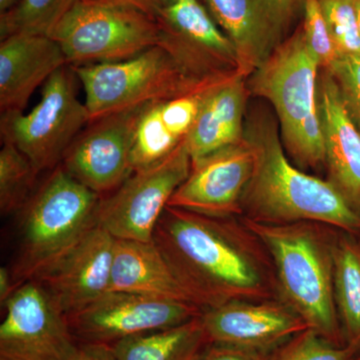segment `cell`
<instances>
[{
	"label": "cell",
	"instance_id": "cell-1",
	"mask_svg": "<svg viewBox=\"0 0 360 360\" xmlns=\"http://www.w3.org/2000/svg\"><path fill=\"white\" fill-rule=\"evenodd\" d=\"M153 241L203 310L231 302L281 300L269 251L241 217L167 206Z\"/></svg>",
	"mask_w": 360,
	"mask_h": 360
},
{
	"label": "cell",
	"instance_id": "cell-2",
	"mask_svg": "<svg viewBox=\"0 0 360 360\" xmlns=\"http://www.w3.org/2000/svg\"><path fill=\"white\" fill-rule=\"evenodd\" d=\"M245 139L255 150L252 176L243 200V217L262 224L312 221L360 233V214L328 180L293 165L284 153L276 122L251 116Z\"/></svg>",
	"mask_w": 360,
	"mask_h": 360
},
{
	"label": "cell",
	"instance_id": "cell-3",
	"mask_svg": "<svg viewBox=\"0 0 360 360\" xmlns=\"http://www.w3.org/2000/svg\"><path fill=\"white\" fill-rule=\"evenodd\" d=\"M243 219L269 251L281 300L322 338L347 345L335 298L340 229L319 222L272 224Z\"/></svg>",
	"mask_w": 360,
	"mask_h": 360
},
{
	"label": "cell",
	"instance_id": "cell-4",
	"mask_svg": "<svg viewBox=\"0 0 360 360\" xmlns=\"http://www.w3.org/2000/svg\"><path fill=\"white\" fill-rule=\"evenodd\" d=\"M71 68L84 87L90 122L224 82L206 77L162 28L160 44L134 58Z\"/></svg>",
	"mask_w": 360,
	"mask_h": 360
},
{
	"label": "cell",
	"instance_id": "cell-5",
	"mask_svg": "<svg viewBox=\"0 0 360 360\" xmlns=\"http://www.w3.org/2000/svg\"><path fill=\"white\" fill-rule=\"evenodd\" d=\"M101 195L59 165L26 201L18 214L16 286L37 278L96 224Z\"/></svg>",
	"mask_w": 360,
	"mask_h": 360
},
{
	"label": "cell",
	"instance_id": "cell-6",
	"mask_svg": "<svg viewBox=\"0 0 360 360\" xmlns=\"http://www.w3.org/2000/svg\"><path fill=\"white\" fill-rule=\"evenodd\" d=\"M319 63L302 32L284 41L253 73V91L276 108L283 146L295 167L319 169L326 165L316 77Z\"/></svg>",
	"mask_w": 360,
	"mask_h": 360
},
{
	"label": "cell",
	"instance_id": "cell-7",
	"mask_svg": "<svg viewBox=\"0 0 360 360\" xmlns=\"http://www.w3.org/2000/svg\"><path fill=\"white\" fill-rule=\"evenodd\" d=\"M68 65L116 63L160 44L158 18L123 0H77L51 35Z\"/></svg>",
	"mask_w": 360,
	"mask_h": 360
},
{
	"label": "cell",
	"instance_id": "cell-8",
	"mask_svg": "<svg viewBox=\"0 0 360 360\" xmlns=\"http://www.w3.org/2000/svg\"><path fill=\"white\" fill-rule=\"evenodd\" d=\"M77 75L70 65L56 71L42 85L41 98L28 113H1L2 142L13 144L37 172L53 170L89 123V111L78 98Z\"/></svg>",
	"mask_w": 360,
	"mask_h": 360
},
{
	"label": "cell",
	"instance_id": "cell-9",
	"mask_svg": "<svg viewBox=\"0 0 360 360\" xmlns=\"http://www.w3.org/2000/svg\"><path fill=\"white\" fill-rule=\"evenodd\" d=\"M191 165L184 141L165 160L136 170L110 196H101L96 224L115 239L153 241L156 225Z\"/></svg>",
	"mask_w": 360,
	"mask_h": 360
},
{
	"label": "cell",
	"instance_id": "cell-10",
	"mask_svg": "<svg viewBox=\"0 0 360 360\" xmlns=\"http://www.w3.org/2000/svg\"><path fill=\"white\" fill-rule=\"evenodd\" d=\"M0 360H70L77 345L66 315L37 281L18 286L4 303Z\"/></svg>",
	"mask_w": 360,
	"mask_h": 360
},
{
	"label": "cell",
	"instance_id": "cell-11",
	"mask_svg": "<svg viewBox=\"0 0 360 360\" xmlns=\"http://www.w3.org/2000/svg\"><path fill=\"white\" fill-rule=\"evenodd\" d=\"M202 312L193 303L110 291L66 319L77 340L111 345L130 336L180 326Z\"/></svg>",
	"mask_w": 360,
	"mask_h": 360
},
{
	"label": "cell",
	"instance_id": "cell-12",
	"mask_svg": "<svg viewBox=\"0 0 360 360\" xmlns=\"http://www.w3.org/2000/svg\"><path fill=\"white\" fill-rule=\"evenodd\" d=\"M143 106L90 122L66 151L63 167L98 195L115 191L134 174V132Z\"/></svg>",
	"mask_w": 360,
	"mask_h": 360
},
{
	"label": "cell",
	"instance_id": "cell-13",
	"mask_svg": "<svg viewBox=\"0 0 360 360\" xmlns=\"http://www.w3.org/2000/svg\"><path fill=\"white\" fill-rule=\"evenodd\" d=\"M255 165V150L245 139L194 160L168 206L210 217H243Z\"/></svg>",
	"mask_w": 360,
	"mask_h": 360
},
{
	"label": "cell",
	"instance_id": "cell-14",
	"mask_svg": "<svg viewBox=\"0 0 360 360\" xmlns=\"http://www.w3.org/2000/svg\"><path fill=\"white\" fill-rule=\"evenodd\" d=\"M231 40L239 75L255 73L283 44L300 0H205Z\"/></svg>",
	"mask_w": 360,
	"mask_h": 360
},
{
	"label": "cell",
	"instance_id": "cell-15",
	"mask_svg": "<svg viewBox=\"0 0 360 360\" xmlns=\"http://www.w3.org/2000/svg\"><path fill=\"white\" fill-rule=\"evenodd\" d=\"M115 245L110 232L96 224L32 281L41 284L66 316L75 314L111 291Z\"/></svg>",
	"mask_w": 360,
	"mask_h": 360
},
{
	"label": "cell",
	"instance_id": "cell-16",
	"mask_svg": "<svg viewBox=\"0 0 360 360\" xmlns=\"http://www.w3.org/2000/svg\"><path fill=\"white\" fill-rule=\"evenodd\" d=\"M207 342L253 350H274L309 329L281 300L231 302L203 310Z\"/></svg>",
	"mask_w": 360,
	"mask_h": 360
},
{
	"label": "cell",
	"instance_id": "cell-17",
	"mask_svg": "<svg viewBox=\"0 0 360 360\" xmlns=\"http://www.w3.org/2000/svg\"><path fill=\"white\" fill-rule=\"evenodd\" d=\"M68 65L49 35L14 33L0 42V110L23 111L37 87Z\"/></svg>",
	"mask_w": 360,
	"mask_h": 360
},
{
	"label": "cell",
	"instance_id": "cell-18",
	"mask_svg": "<svg viewBox=\"0 0 360 360\" xmlns=\"http://www.w3.org/2000/svg\"><path fill=\"white\" fill-rule=\"evenodd\" d=\"M319 91L328 180L360 214V130L328 71Z\"/></svg>",
	"mask_w": 360,
	"mask_h": 360
},
{
	"label": "cell",
	"instance_id": "cell-19",
	"mask_svg": "<svg viewBox=\"0 0 360 360\" xmlns=\"http://www.w3.org/2000/svg\"><path fill=\"white\" fill-rule=\"evenodd\" d=\"M245 105L243 75L224 80L203 92L195 122L184 139L191 160L243 141Z\"/></svg>",
	"mask_w": 360,
	"mask_h": 360
},
{
	"label": "cell",
	"instance_id": "cell-20",
	"mask_svg": "<svg viewBox=\"0 0 360 360\" xmlns=\"http://www.w3.org/2000/svg\"><path fill=\"white\" fill-rule=\"evenodd\" d=\"M111 291L153 296L198 305L175 276L155 241L142 243L115 239Z\"/></svg>",
	"mask_w": 360,
	"mask_h": 360
},
{
	"label": "cell",
	"instance_id": "cell-21",
	"mask_svg": "<svg viewBox=\"0 0 360 360\" xmlns=\"http://www.w3.org/2000/svg\"><path fill=\"white\" fill-rule=\"evenodd\" d=\"M158 20L202 68L205 56L236 63L231 40L198 0H177L162 6Z\"/></svg>",
	"mask_w": 360,
	"mask_h": 360
},
{
	"label": "cell",
	"instance_id": "cell-22",
	"mask_svg": "<svg viewBox=\"0 0 360 360\" xmlns=\"http://www.w3.org/2000/svg\"><path fill=\"white\" fill-rule=\"evenodd\" d=\"M201 316V315H200ZM200 316L110 345L116 360H195L207 343Z\"/></svg>",
	"mask_w": 360,
	"mask_h": 360
},
{
	"label": "cell",
	"instance_id": "cell-23",
	"mask_svg": "<svg viewBox=\"0 0 360 360\" xmlns=\"http://www.w3.org/2000/svg\"><path fill=\"white\" fill-rule=\"evenodd\" d=\"M335 298L345 341L360 347V241L342 231L335 245Z\"/></svg>",
	"mask_w": 360,
	"mask_h": 360
},
{
	"label": "cell",
	"instance_id": "cell-24",
	"mask_svg": "<svg viewBox=\"0 0 360 360\" xmlns=\"http://www.w3.org/2000/svg\"><path fill=\"white\" fill-rule=\"evenodd\" d=\"M184 141L175 136L165 124L160 101L146 104L134 132L131 156L134 172L165 160Z\"/></svg>",
	"mask_w": 360,
	"mask_h": 360
},
{
	"label": "cell",
	"instance_id": "cell-25",
	"mask_svg": "<svg viewBox=\"0 0 360 360\" xmlns=\"http://www.w3.org/2000/svg\"><path fill=\"white\" fill-rule=\"evenodd\" d=\"M77 0H18L0 15V37L14 33L51 35Z\"/></svg>",
	"mask_w": 360,
	"mask_h": 360
},
{
	"label": "cell",
	"instance_id": "cell-26",
	"mask_svg": "<svg viewBox=\"0 0 360 360\" xmlns=\"http://www.w3.org/2000/svg\"><path fill=\"white\" fill-rule=\"evenodd\" d=\"M39 174L20 149L4 142L0 150V210L2 215L20 212L34 193L35 180Z\"/></svg>",
	"mask_w": 360,
	"mask_h": 360
},
{
	"label": "cell",
	"instance_id": "cell-27",
	"mask_svg": "<svg viewBox=\"0 0 360 360\" xmlns=\"http://www.w3.org/2000/svg\"><path fill=\"white\" fill-rule=\"evenodd\" d=\"M359 354L357 345H336L309 328L281 345L274 360H356Z\"/></svg>",
	"mask_w": 360,
	"mask_h": 360
},
{
	"label": "cell",
	"instance_id": "cell-28",
	"mask_svg": "<svg viewBox=\"0 0 360 360\" xmlns=\"http://www.w3.org/2000/svg\"><path fill=\"white\" fill-rule=\"evenodd\" d=\"M319 4L338 53L360 54V32L354 0H319Z\"/></svg>",
	"mask_w": 360,
	"mask_h": 360
},
{
	"label": "cell",
	"instance_id": "cell-29",
	"mask_svg": "<svg viewBox=\"0 0 360 360\" xmlns=\"http://www.w3.org/2000/svg\"><path fill=\"white\" fill-rule=\"evenodd\" d=\"M303 6L304 27L302 34L305 44L319 66L328 68L340 53L331 39L319 0H303Z\"/></svg>",
	"mask_w": 360,
	"mask_h": 360
},
{
	"label": "cell",
	"instance_id": "cell-30",
	"mask_svg": "<svg viewBox=\"0 0 360 360\" xmlns=\"http://www.w3.org/2000/svg\"><path fill=\"white\" fill-rule=\"evenodd\" d=\"M326 71L335 79L348 113L360 130V54H340Z\"/></svg>",
	"mask_w": 360,
	"mask_h": 360
},
{
	"label": "cell",
	"instance_id": "cell-31",
	"mask_svg": "<svg viewBox=\"0 0 360 360\" xmlns=\"http://www.w3.org/2000/svg\"><path fill=\"white\" fill-rule=\"evenodd\" d=\"M278 348L253 350L207 342L195 360H274Z\"/></svg>",
	"mask_w": 360,
	"mask_h": 360
},
{
	"label": "cell",
	"instance_id": "cell-32",
	"mask_svg": "<svg viewBox=\"0 0 360 360\" xmlns=\"http://www.w3.org/2000/svg\"><path fill=\"white\" fill-rule=\"evenodd\" d=\"M70 360H116L110 345L82 342L77 345Z\"/></svg>",
	"mask_w": 360,
	"mask_h": 360
},
{
	"label": "cell",
	"instance_id": "cell-33",
	"mask_svg": "<svg viewBox=\"0 0 360 360\" xmlns=\"http://www.w3.org/2000/svg\"><path fill=\"white\" fill-rule=\"evenodd\" d=\"M18 288L13 281V272L6 266H1L0 269V302L2 307L13 295L14 290Z\"/></svg>",
	"mask_w": 360,
	"mask_h": 360
},
{
	"label": "cell",
	"instance_id": "cell-34",
	"mask_svg": "<svg viewBox=\"0 0 360 360\" xmlns=\"http://www.w3.org/2000/svg\"><path fill=\"white\" fill-rule=\"evenodd\" d=\"M123 1L139 7L141 11H146L149 15L156 18L161 8L160 4L156 0H123Z\"/></svg>",
	"mask_w": 360,
	"mask_h": 360
},
{
	"label": "cell",
	"instance_id": "cell-35",
	"mask_svg": "<svg viewBox=\"0 0 360 360\" xmlns=\"http://www.w3.org/2000/svg\"><path fill=\"white\" fill-rule=\"evenodd\" d=\"M18 0H0V13H6L18 4Z\"/></svg>",
	"mask_w": 360,
	"mask_h": 360
},
{
	"label": "cell",
	"instance_id": "cell-36",
	"mask_svg": "<svg viewBox=\"0 0 360 360\" xmlns=\"http://www.w3.org/2000/svg\"><path fill=\"white\" fill-rule=\"evenodd\" d=\"M355 11H356L357 20H359V32H360V0H354Z\"/></svg>",
	"mask_w": 360,
	"mask_h": 360
},
{
	"label": "cell",
	"instance_id": "cell-37",
	"mask_svg": "<svg viewBox=\"0 0 360 360\" xmlns=\"http://www.w3.org/2000/svg\"><path fill=\"white\" fill-rule=\"evenodd\" d=\"M156 1L162 7L169 6V4H174V2L177 1V0H156Z\"/></svg>",
	"mask_w": 360,
	"mask_h": 360
},
{
	"label": "cell",
	"instance_id": "cell-38",
	"mask_svg": "<svg viewBox=\"0 0 360 360\" xmlns=\"http://www.w3.org/2000/svg\"><path fill=\"white\" fill-rule=\"evenodd\" d=\"M161 27H162V26H161ZM167 34H168V33H167ZM168 35H169V34H168ZM169 37H170V35H169ZM174 41H175V40H174ZM176 44H177V42H176ZM179 46H180V45H179ZM180 47H181V46H180ZM191 59H193V58H191ZM193 61H194V60H193ZM194 63H195V61H194Z\"/></svg>",
	"mask_w": 360,
	"mask_h": 360
},
{
	"label": "cell",
	"instance_id": "cell-39",
	"mask_svg": "<svg viewBox=\"0 0 360 360\" xmlns=\"http://www.w3.org/2000/svg\"><path fill=\"white\" fill-rule=\"evenodd\" d=\"M356 360H360V354H359V356L357 357V359Z\"/></svg>",
	"mask_w": 360,
	"mask_h": 360
}]
</instances>
